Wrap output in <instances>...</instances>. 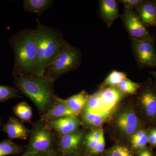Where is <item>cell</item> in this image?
<instances>
[{
    "mask_svg": "<svg viewBox=\"0 0 156 156\" xmlns=\"http://www.w3.org/2000/svg\"><path fill=\"white\" fill-rule=\"evenodd\" d=\"M13 77L18 92L33 102L40 115L44 114L53 106L58 97L54 91L55 81L44 75Z\"/></svg>",
    "mask_w": 156,
    "mask_h": 156,
    "instance_id": "6da1fadb",
    "label": "cell"
},
{
    "mask_svg": "<svg viewBox=\"0 0 156 156\" xmlns=\"http://www.w3.org/2000/svg\"><path fill=\"white\" fill-rule=\"evenodd\" d=\"M9 42L15 56L13 76L33 74L37 63L36 30L19 31L10 38Z\"/></svg>",
    "mask_w": 156,
    "mask_h": 156,
    "instance_id": "7a4b0ae2",
    "label": "cell"
},
{
    "mask_svg": "<svg viewBox=\"0 0 156 156\" xmlns=\"http://www.w3.org/2000/svg\"><path fill=\"white\" fill-rule=\"evenodd\" d=\"M24 153H48L57 151V138L48 122L40 119L33 124Z\"/></svg>",
    "mask_w": 156,
    "mask_h": 156,
    "instance_id": "3957f363",
    "label": "cell"
},
{
    "mask_svg": "<svg viewBox=\"0 0 156 156\" xmlns=\"http://www.w3.org/2000/svg\"><path fill=\"white\" fill-rule=\"evenodd\" d=\"M81 59L80 50L64 41L54 61L46 68L44 75L56 81L66 73L77 68Z\"/></svg>",
    "mask_w": 156,
    "mask_h": 156,
    "instance_id": "277c9868",
    "label": "cell"
},
{
    "mask_svg": "<svg viewBox=\"0 0 156 156\" xmlns=\"http://www.w3.org/2000/svg\"><path fill=\"white\" fill-rule=\"evenodd\" d=\"M132 47L140 66L147 68L156 66V51L153 37L133 39Z\"/></svg>",
    "mask_w": 156,
    "mask_h": 156,
    "instance_id": "5b68a950",
    "label": "cell"
},
{
    "mask_svg": "<svg viewBox=\"0 0 156 156\" xmlns=\"http://www.w3.org/2000/svg\"><path fill=\"white\" fill-rule=\"evenodd\" d=\"M138 102L146 122L150 125L155 124L156 86H145L140 94Z\"/></svg>",
    "mask_w": 156,
    "mask_h": 156,
    "instance_id": "8992f818",
    "label": "cell"
},
{
    "mask_svg": "<svg viewBox=\"0 0 156 156\" xmlns=\"http://www.w3.org/2000/svg\"><path fill=\"white\" fill-rule=\"evenodd\" d=\"M45 36V69L53 61L66 40L58 30L44 25Z\"/></svg>",
    "mask_w": 156,
    "mask_h": 156,
    "instance_id": "52a82bcc",
    "label": "cell"
},
{
    "mask_svg": "<svg viewBox=\"0 0 156 156\" xmlns=\"http://www.w3.org/2000/svg\"><path fill=\"white\" fill-rule=\"evenodd\" d=\"M84 137L83 132L79 130L68 134H58L57 151L61 156H66L73 154H83L81 146Z\"/></svg>",
    "mask_w": 156,
    "mask_h": 156,
    "instance_id": "ba28073f",
    "label": "cell"
},
{
    "mask_svg": "<svg viewBox=\"0 0 156 156\" xmlns=\"http://www.w3.org/2000/svg\"><path fill=\"white\" fill-rule=\"evenodd\" d=\"M116 123L118 129L125 136H131L141 128L140 120L134 109H126L117 117Z\"/></svg>",
    "mask_w": 156,
    "mask_h": 156,
    "instance_id": "9c48e42d",
    "label": "cell"
},
{
    "mask_svg": "<svg viewBox=\"0 0 156 156\" xmlns=\"http://www.w3.org/2000/svg\"><path fill=\"white\" fill-rule=\"evenodd\" d=\"M122 20L128 33L133 39H141L149 36L146 26L132 9H126Z\"/></svg>",
    "mask_w": 156,
    "mask_h": 156,
    "instance_id": "30bf717a",
    "label": "cell"
},
{
    "mask_svg": "<svg viewBox=\"0 0 156 156\" xmlns=\"http://www.w3.org/2000/svg\"><path fill=\"white\" fill-rule=\"evenodd\" d=\"M37 58L36 66L33 74L44 75L45 56V36L44 24L37 18Z\"/></svg>",
    "mask_w": 156,
    "mask_h": 156,
    "instance_id": "8fae6325",
    "label": "cell"
},
{
    "mask_svg": "<svg viewBox=\"0 0 156 156\" xmlns=\"http://www.w3.org/2000/svg\"><path fill=\"white\" fill-rule=\"evenodd\" d=\"M8 135L10 140L27 139L30 134L31 130L27 128L23 123L16 117H9L7 123L3 125L1 129Z\"/></svg>",
    "mask_w": 156,
    "mask_h": 156,
    "instance_id": "7c38bea8",
    "label": "cell"
},
{
    "mask_svg": "<svg viewBox=\"0 0 156 156\" xmlns=\"http://www.w3.org/2000/svg\"><path fill=\"white\" fill-rule=\"evenodd\" d=\"M48 122L50 128L58 134H64L77 131L80 125L78 116H71Z\"/></svg>",
    "mask_w": 156,
    "mask_h": 156,
    "instance_id": "4fadbf2b",
    "label": "cell"
},
{
    "mask_svg": "<svg viewBox=\"0 0 156 156\" xmlns=\"http://www.w3.org/2000/svg\"><path fill=\"white\" fill-rule=\"evenodd\" d=\"M98 94L107 112L112 111L122 99L124 95L117 87H108Z\"/></svg>",
    "mask_w": 156,
    "mask_h": 156,
    "instance_id": "5bb4252c",
    "label": "cell"
},
{
    "mask_svg": "<svg viewBox=\"0 0 156 156\" xmlns=\"http://www.w3.org/2000/svg\"><path fill=\"white\" fill-rule=\"evenodd\" d=\"M77 116L64 102L63 99L57 97L51 108L46 113L41 116V119L46 122L63 117Z\"/></svg>",
    "mask_w": 156,
    "mask_h": 156,
    "instance_id": "9a60e30c",
    "label": "cell"
},
{
    "mask_svg": "<svg viewBox=\"0 0 156 156\" xmlns=\"http://www.w3.org/2000/svg\"><path fill=\"white\" fill-rule=\"evenodd\" d=\"M137 15L145 26H156V4L144 1L137 8Z\"/></svg>",
    "mask_w": 156,
    "mask_h": 156,
    "instance_id": "2e32d148",
    "label": "cell"
},
{
    "mask_svg": "<svg viewBox=\"0 0 156 156\" xmlns=\"http://www.w3.org/2000/svg\"><path fill=\"white\" fill-rule=\"evenodd\" d=\"M100 9L101 17L108 26H110L119 17L118 5L115 0L101 1Z\"/></svg>",
    "mask_w": 156,
    "mask_h": 156,
    "instance_id": "e0dca14e",
    "label": "cell"
},
{
    "mask_svg": "<svg viewBox=\"0 0 156 156\" xmlns=\"http://www.w3.org/2000/svg\"><path fill=\"white\" fill-rule=\"evenodd\" d=\"M53 2L52 0H24L23 10L41 16L44 12L49 10Z\"/></svg>",
    "mask_w": 156,
    "mask_h": 156,
    "instance_id": "ac0fdd59",
    "label": "cell"
},
{
    "mask_svg": "<svg viewBox=\"0 0 156 156\" xmlns=\"http://www.w3.org/2000/svg\"><path fill=\"white\" fill-rule=\"evenodd\" d=\"M149 131L148 129L142 128L131 136V149L134 154L146 148L148 140Z\"/></svg>",
    "mask_w": 156,
    "mask_h": 156,
    "instance_id": "d6986e66",
    "label": "cell"
},
{
    "mask_svg": "<svg viewBox=\"0 0 156 156\" xmlns=\"http://www.w3.org/2000/svg\"><path fill=\"white\" fill-rule=\"evenodd\" d=\"M88 96L87 92L83 91L63 101L69 108L78 116L83 109Z\"/></svg>",
    "mask_w": 156,
    "mask_h": 156,
    "instance_id": "ffe728a7",
    "label": "cell"
},
{
    "mask_svg": "<svg viewBox=\"0 0 156 156\" xmlns=\"http://www.w3.org/2000/svg\"><path fill=\"white\" fill-rule=\"evenodd\" d=\"M24 147L17 144L11 140H3L0 142V156L17 155L24 153Z\"/></svg>",
    "mask_w": 156,
    "mask_h": 156,
    "instance_id": "44dd1931",
    "label": "cell"
},
{
    "mask_svg": "<svg viewBox=\"0 0 156 156\" xmlns=\"http://www.w3.org/2000/svg\"><path fill=\"white\" fill-rule=\"evenodd\" d=\"M15 115L23 122L32 124V109L28 103L25 101H21L13 107L12 109Z\"/></svg>",
    "mask_w": 156,
    "mask_h": 156,
    "instance_id": "7402d4cb",
    "label": "cell"
},
{
    "mask_svg": "<svg viewBox=\"0 0 156 156\" xmlns=\"http://www.w3.org/2000/svg\"><path fill=\"white\" fill-rule=\"evenodd\" d=\"M82 111L94 113L98 115L107 112L104 108L98 93L88 96L87 102Z\"/></svg>",
    "mask_w": 156,
    "mask_h": 156,
    "instance_id": "603a6c76",
    "label": "cell"
},
{
    "mask_svg": "<svg viewBox=\"0 0 156 156\" xmlns=\"http://www.w3.org/2000/svg\"><path fill=\"white\" fill-rule=\"evenodd\" d=\"M102 156H135V155L128 147L118 144L104 151Z\"/></svg>",
    "mask_w": 156,
    "mask_h": 156,
    "instance_id": "cb8c5ba5",
    "label": "cell"
},
{
    "mask_svg": "<svg viewBox=\"0 0 156 156\" xmlns=\"http://www.w3.org/2000/svg\"><path fill=\"white\" fill-rule=\"evenodd\" d=\"M17 89L6 85H0V103L15 98H21Z\"/></svg>",
    "mask_w": 156,
    "mask_h": 156,
    "instance_id": "d4e9b609",
    "label": "cell"
},
{
    "mask_svg": "<svg viewBox=\"0 0 156 156\" xmlns=\"http://www.w3.org/2000/svg\"><path fill=\"white\" fill-rule=\"evenodd\" d=\"M126 79L127 77L125 73L114 70L107 77L104 84L109 87H117L122 81Z\"/></svg>",
    "mask_w": 156,
    "mask_h": 156,
    "instance_id": "484cf974",
    "label": "cell"
},
{
    "mask_svg": "<svg viewBox=\"0 0 156 156\" xmlns=\"http://www.w3.org/2000/svg\"><path fill=\"white\" fill-rule=\"evenodd\" d=\"M117 87L124 94H133L137 92L140 86L136 83L126 79L122 81Z\"/></svg>",
    "mask_w": 156,
    "mask_h": 156,
    "instance_id": "4316f807",
    "label": "cell"
},
{
    "mask_svg": "<svg viewBox=\"0 0 156 156\" xmlns=\"http://www.w3.org/2000/svg\"><path fill=\"white\" fill-rule=\"evenodd\" d=\"M82 120L83 124L86 126H91L96 116L98 115L94 113L82 111Z\"/></svg>",
    "mask_w": 156,
    "mask_h": 156,
    "instance_id": "83f0119b",
    "label": "cell"
},
{
    "mask_svg": "<svg viewBox=\"0 0 156 156\" xmlns=\"http://www.w3.org/2000/svg\"><path fill=\"white\" fill-rule=\"evenodd\" d=\"M105 140L104 133L101 134L100 139L95 148L89 153L88 156H98V155L103 153L105 148Z\"/></svg>",
    "mask_w": 156,
    "mask_h": 156,
    "instance_id": "f1b7e54d",
    "label": "cell"
},
{
    "mask_svg": "<svg viewBox=\"0 0 156 156\" xmlns=\"http://www.w3.org/2000/svg\"><path fill=\"white\" fill-rule=\"evenodd\" d=\"M111 113L112 111H109L98 115L91 126L94 127H99L108 120L110 116Z\"/></svg>",
    "mask_w": 156,
    "mask_h": 156,
    "instance_id": "f546056e",
    "label": "cell"
},
{
    "mask_svg": "<svg viewBox=\"0 0 156 156\" xmlns=\"http://www.w3.org/2000/svg\"><path fill=\"white\" fill-rule=\"evenodd\" d=\"M124 4L126 9H132L137 8L144 2L142 0H122L120 1Z\"/></svg>",
    "mask_w": 156,
    "mask_h": 156,
    "instance_id": "4dcf8cb0",
    "label": "cell"
},
{
    "mask_svg": "<svg viewBox=\"0 0 156 156\" xmlns=\"http://www.w3.org/2000/svg\"><path fill=\"white\" fill-rule=\"evenodd\" d=\"M148 143L151 147H156V127L149 129Z\"/></svg>",
    "mask_w": 156,
    "mask_h": 156,
    "instance_id": "1f68e13d",
    "label": "cell"
},
{
    "mask_svg": "<svg viewBox=\"0 0 156 156\" xmlns=\"http://www.w3.org/2000/svg\"><path fill=\"white\" fill-rule=\"evenodd\" d=\"M21 156H61L57 151L48 153L26 154L23 153Z\"/></svg>",
    "mask_w": 156,
    "mask_h": 156,
    "instance_id": "d6a6232c",
    "label": "cell"
},
{
    "mask_svg": "<svg viewBox=\"0 0 156 156\" xmlns=\"http://www.w3.org/2000/svg\"><path fill=\"white\" fill-rule=\"evenodd\" d=\"M135 156H154V154L150 149L146 148L135 154Z\"/></svg>",
    "mask_w": 156,
    "mask_h": 156,
    "instance_id": "836d02e7",
    "label": "cell"
},
{
    "mask_svg": "<svg viewBox=\"0 0 156 156\" xmlns=\"http://www.w3.org/2000/svg\"><path fill=\"white\" fill-rule=\"evenodd\" d=\"M66 156H83L82 154H71L68 155Z\"/></svg>",
    "mask_w": 156,
    "mask_h": 156,
    "instance_id": "e575fe53",
    "label": "cell"
},
{
    "mask_svg": "<svg viewBox=\"0 0 156 156\" xmlns=\"http://www.w3.org/2000/svg\"><path fill=\"white\" fill-rule=\"evenodd\" d=\"M3 125H4V124H3L2 117H0V128L2 127Z\"/></svg>",
    "mask_w": 156,
    "mask_h": 156,
    "instance_id": "d590c367",
    "label": "cell"
},
{
    "mask_svg": "<svg viewBox=\"0 0 156 156\" xmlns=\"http://www.w3.org/2000/svg\"><path fill=\"white\" fill-rule=\"evenodd\" d=\"M154 76L155 77V78L156 79V72L154 73Z\"/></svg>",
    "mask_w": 156,
    "mask_h": 156,
    "instance_id": "8d00e7d4",
    "label": "cell"
},
{
    "mask_svg": "<svg viewBox=\"0 0 156 156\" xmlns=\"http://www.w3.org/2000/svg\"><path fill=\"white\" fill-rule=\"evenodd\" d=\"M154 156H156V153L155 154V155H154Z\"/></svg>",
    "mask_w": 156,
    "mask_h": 156,
    "instance_id": "74e56055",
    "label": "cell"
}]
</instances>
